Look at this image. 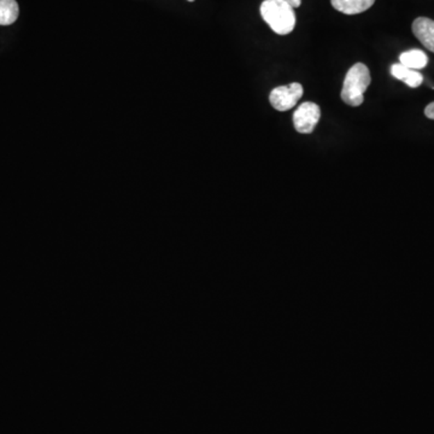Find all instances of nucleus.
I'll use <instances>...</instances> for the list:
<instances>
[{"label": "nucleus", "instance_id": "nucleus-1", "mask_svg": "<svg viewBox=\"0 0 434 434\" xmlns=\"http://www.w3.org/2000/svg\"><path fill=\"white\" fill-rule=\"evenodd\" d=\"M260 11L265 23L279 35H287L296 27L294 10L285 0H265Z\"/></svg>", "mask_w": 434, "mask_h": 434}, {"label": "nucleus", "instance_id": "nucleus-2", "mask_svg": "<svg viewBox=\"0 0 434 434\" xmlns=\"http://www.w3.org/2000/svg\"><path fill=\"white\" fill-rule=\"evenodd\" d=\"M369 69L363 63H356L352 65L347 72L344 80L343 90H342V99L347 106H360L365 101V92L369 87Z\"/></svg>", "mask_w": 434, "mask_h": 434}, {"label": "nucleus", "instance_id": "nucleus-3", "mask_svg": "<svg viewBox=\"0 0 434 434\" xmlns=\"http://www.w3.org/2000/svg\"><path fill=\"white\" fill-rule=\"evenodd\" d=\"M303 87L301 83H293L287 86H279L270 92L269 101L275 110L287 111L297 106L302 98Z\"/></svg>", "mask_w": 434, "mask_h": 434}, {"label": "nucleus", "instance_id": "nucleus-4", "mask_svg": "<svg viewBox=\"0 0 434 434\" xmlns=\"http://www.w3.org/2000/svg\"><path fill=\"white\" fill-rule=\"evenodd\" d=\"M321 119L320 106L306 101L298 106L296 112L293 114V124L294 128L301 134H310L314 132L316 126Z\"/></svg>", "mask_w": 434, "mask_h": 434}, {"label": "nucleus", "instance_id": "nucleus-5", "mask_svg": "<svg viewBox=\"0 0 434 434\" xmlns=\"http://www.w3.org/2000/svg\"><path fill=\"white\" fill-rule=\"evenodd\" d=\"M412 33L427 50L434 53V21L419 17L412 23Z\"/></svg>", "mask_w": 434, "mask_h": 434}, {"label": "nucleus", "instance_id": "nucleus-6", "mask_svg": "<svg viewBox=\"0 0 434 434\" xmlns=\"http://www.w3.org/2000/svg\"><path fill=\"white\" fill-rule=\"evenodd\" d=\"M375 0H331L334 9L345 15H357L370 9Z\"/></svg>", "mask_w": 434, "mask_h": 434}, {"label": "nucleus", "instance_id": "nucleus-7", "mask_svg": "<svg viewBox=\"0 0 434 434\" xmlns=\"http://www.w3.org/2000/svg\"><path fill=\"white\" fill-rule=\"evenodd\" d=\"M391 74H392L393 78L401 80L402 83H406L412 88H416V87L420 86L421 83H424V76L421 75L417 70H412V69L407 68L404 65H393L391 67Z\"/></svg>", "mask_w": 434, "mask_h": 434}, {"label": "nucleus", "instance_id": "nucleus-8", "mask_svg": "<svg viewBox=\"0 0 434 434\" xmlns=\"http://www.w3.org/2000/svg\"><path fill=\"white\" fill-rule=\"evenodd\" d=\"M399 62L407 68L420 70L425 68L428 63V57L424 51L410 50L403 52L402 55L399 56Z\"/></svg>", "mask_w": 434, "mask_h": 434}, {"label": "nucleus", "instance_id": "nucleus-9", "mask_svg": "<svg viewBox=\"0 0 434 434\" xmlns=\"http://www.w3.org/2000/svg\"><path fill=\"white\" fill-rule=\"evenodd\" d=\"M19 8L16 0H0V26H10L19 19Z\"/></svg>", "mask_w": 434, "mask_h": 434}, {"label": "nucleus", "instance_id": "nucleus-10", "mask_svg": "<svg viewBox=\"0 0 434 434\" xmlns=\"http://www.w3.org/2000/svg\"><path fill=\"white\" fill-rule=\"evenodd\" d=\"M425 115L427 119H434V101L426 106Z\"/></svg>", "mask_w": 434, "mask_h": 434}, {"label": "nucleus", "instance_id": "nucleus-11", "mask_svg": "<svg viewBox=\"0 0 434 434\" xmlns=\"http://www.w3.org/2000/svg\"><path fill=\"white\" fill-rule=\"evenodd\" d=\"M285 1H286V3H288V4L291 5L293 9H296V8H299V6H301V4H302V0H285Z\"/></svg>", "mask_w": 434, "mask_h": 434}, {"label": "nucleus", "instance_id": "nucleus-12", "mask_svg": "<svg viewBox=\"0 0 434 434\" xmlns=\"http://www.w3.org/2000/svg\"><path fill=\"white\" fill-rule=\"evenodd\" d=\"M187 1H194V0H187Z\"/></svg>", "mask_w": 434, "mask_h": 434}]
</instances>
